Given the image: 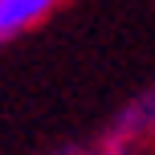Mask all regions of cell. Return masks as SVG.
I'll use <instances>...</instances> for the list:
<instances>
[{
  "instance_id": "cell-1",
  "label": "cell",
  "mask_w": 155,
  "mask_h": 155,
  "mask_svg": "<svg viewBox=\"0 0 155 155\" xmlns=\"http://www.w3.org/2000/svg\"><path fill=\"white\" fill-rule=\"evenodd\" d=\"M61 0H0V41L21 37L37 21H45Z\"/></svg>"
},
{
  "instance_id": "cell-2",
  "label": "cell",
  "mask_w": 155,
  "mask_h": 155,
  "mask_svg": "<svg viewBox=\"0 0 155 155\" xmlns=\"http://www.w3.org/2000/svg\"><path fill=\"white\" fill-rule=\"evenodd\" d=\"M155 127V90L143 94L139 102H135L131 110H127L123 118L114 123V131H110V143H127V139H139V135H147Z\"/></svg>"
}]
</instances>
